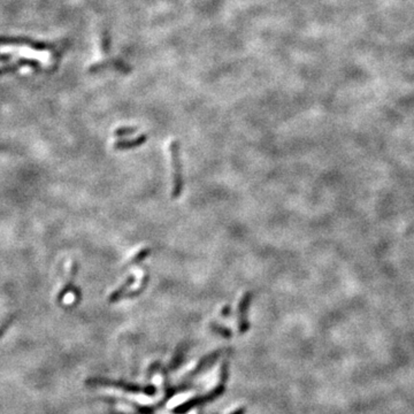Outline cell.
Here are the masks:
<instances>
[{
  "instance_id": "9",
  "label": "cell",
  "mask_w": 414,
  "mask_h": 414,
  "mask_svg": "<svg viewBox=\"0 0 414 414\" xmlns=\"http://www.w3.org/2000/svg\"><path fill=\"white\" fill-rule=\"evenodd\" d=\"M209 328L212 329L213 333L217 334L219 336H221L223 338H230L232 336V333L229 328L225 327L220 323H217L216 321H213V322L209 323Z\"/></svg>"
},
{
  "instance_id": "5",
  "label": "cell",
  "mask_w": 414,
  "mask_h": 414,
  "mask_svg": "<svg viewBox=\"0 0 414 414\" xmlns=\"http://www.w3.org/2000/svg\"><path fill=\"white\" fill-rule=\"evenodd\" d=\"M147 141V136L145 134L139 135L134 138L129 139H120V141L114 143V148L115 150L120 151H125V150H133V148H136L142 146L143 144H145Z\"/></svg>"
},
{
  "instance_id": "1",
  "label": "cell",
  "mask_w": 414,
  "mask_h": 414,
  "mask_svg": "<svg viewBox=\"0 0 414 414\" xmlns=\"http://www.w3.org/2000/svg\"><path fill=\"white\" fill-rule=\"evenodd\" d=\"M180 142L173 139L169 143V155H170V165H171V192L170 196L173 199L181 197L184 189V179H183V167L182 160L180 155Z\"/></svg>"
},
{
  "instance_id": "4",
  "label": "cell",
  "mask_w": 414,
  "mask_h": 414,
  "mask_svg": "<svg viewBox=\"0 0 414 414\" xmlns=\"http://www.w3.org/2000/svg\"><path fill=\"white\" fill-rule=\"evenodd\" d=\"M227 378V364H225L223 366V374H222V383H220L217 385V388L214 390L213 393L208 394L207 397H202V398H194L192 401H189L185 404H183L182 406H180L179 408H176L175 412L176 413H184L189 410H191L192 407L197 406V405H201L202 403H205L207 401H213L214 398H216L220 396V395L223 393V390H225V381Z\"/></svg>"
},
{
  "instance_id": "10",
  "label": "cell",
  "mask_w": 414,
  "mask_h": 414,
  "mask_svg": "<svg viewBox=\"0 0 414 414\" xmlns=\"http://www.w3.org/2000/svg\"><path fill=\"white\" fill-rule=\"evenodd\" d=\"M185 353H187V347H185L184 345L180 346L178 348V351H176L173 360H171V365H170L171 368H176L179 365H181V362H182L184 359Z\"/></svg>"
},
{
  "instance_id": "11",
  "label": "cell",
  "mask_w": 414,
  "mask_h": 414,
  "mask_svg": "<svg viewBox=\"0 0 414 414\" xmlns=\"http://www.w3.org/2000/svg\"><path fill=\"white\" fill-rule=\"evenodd\" d=\"M136 132H137L136 127H121L115 130L114 135L116 137H125V136H130V135H133Z\"/></svg>"
},
{
  "instance_id": "6",
  "label": "cell",
  "mask_w": 414,
  "mask_h": 414,
  "mask_svg": "<svg viewBox=\"0 0 414 414\" xmlns=\"http://www.w3.org/2000/svg\"><path fill=\"white\" fill-rule=\"evenodd\" d=\"M135 281H136V278H135L134 275L132 276H128L127 280H125L122 285H121L118 289H115L113 292H112L111 296H110V301L111 303H115V301H118L120 299H122L123 297H125V295L128 294V290L129 288L132 287Z\"/></svg>"
},
{
  "instance_id": "7",
  "label": "cell",
  "mask_w": 414,
  "mask_h": 414,
  "mask_svg": "<svg viewBox=\"0 0 414 414\" xmlns=\"http://www.w3.org/2000/svg\"><path fill=\"white\" fill-rule=\"evenodd\" d=\"M150 283V273H148V269L146 267H144V274L141 281V285L133 291H128V294L125 295V298H135V297H138L139 295H142L144 291L146 290V288Z\"/></svg>"
},
{
  "instance_id": "13",
  "label": "cell",
  "mask_w": 414,
  "mask_h": 414,
  "mask_svg": "<svg viewBox=\"0 0 414 414\" xmlns=\"http://www.w3.org/2000/svg\"><path fill=\"white\" fill-rule=\"evenodd\" d=\"M21 71H22V73H28V72L31 71V68L30 67H25V68H22Z\"/></svg>"
},
{
  "instance_id": "3",
  "label": "cell",
  "mask_w": 414,
  "mask_h": 414,
  "mask_svg": "<svg viewBox=\"0 0 414 414\" xmlns=\"http://www.w3.org/2000/svg\"><path fill=\"white\" fill-rule=\"evenodd\" d=\"M253 291H245L242 295L237 306V325H238L239 334H245L250 329L249 311L253 300Z\"/></svg>"
},
{
  "instance_id": "8",
  "label": "cell",
  "mask_w": 414,
  "mask_h": 414,
  "mask_svg": "<svg viewBox=\"0 0 414 414\" xmlns=\"http://www.w3.org/2000/svg\"><path fill=\"white\" fill-rule=\"evenodd\" d=\"M151 253H152V249L150 248V246H145V248L141 249L138 252H136L133 255V258L130 259V262L127 264V267L136 266V265L142 264L144 260L150 257Z\"/></svg>"
},
{
  "instance_id": "14",
  "label": "cell",
  "mask_w": 414,
  "mask_h": 414,
  "mask_svg": "<svg viewBox=\"0 0 414 414\" xmlns=\"http://www.w3.org/2000/svg\"><path fill=\"white\" fill-rule=\"evenodd\" d=\"M9 62H3V61H0V68L2 67H5V66H7Z\"/></svg>"
},
{
  "instance_id": "2",
  "label": "cell",
  "mask_w": 414,
  "mask_h": 414,
  "mask_svg": "<svg viewBox=\"0 0 414 414\" xmlns=\"http://www.w3.org/2000/svg\"><path fill=\"white\" fill-rule=\"evenodd\" d=\"M0 54H13L18 58L35 60L44 66L51 62V53L49 51L35 50L26 45H0Z\"/></svg>"
},
{
  "instance_id": "12",
  "label": "cell",
  "mask_w": 414,
  "mask_h": 414,
  "mask_svg": "<svg viewBox=\"0 0 414 414\" xmlns=\"http://www.w3.org/2000/svg\"><path fill=\"white\" fill-rule=\"evenodd\" d=\"M221 315L223 318H228V316L231 315V306L230 305H225L221 310Z\"/></svg>"
}]
</instances>
